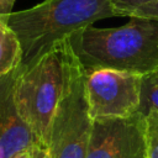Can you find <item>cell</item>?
Segmentation results:
<instances>
[{"mask_svg": "<svg viewBox=\"0 0 158 158\" xmlns=\"http://www.w3.org/2000/svg\"><path fill=\"white\" fill-rule=\"evenodd\" d=\"M68 42L86 72L115 69L147 75L158 69V20L132 16L118 27L90 25L72 33Z\"/></svg>", "mask_w": 158, "mask_h": 158, "instance_id": "1", "label": "cell"}, {"mask_svg": "<svg viewBox=\"0 0 158 158\" xmlns=\"http://www.w3.org/2000/svg\"><path fill=\"white\" fill-rule=\"evenodd\" d=\"M5 17L20 40L25 67L75 31L116 15L111 0H44Z\"/></svg>", "mask_w": 158, "mask_h": 158, "instance_id": "2", "label": "cell"}, {"mask_svg": "<svg viewBox=\"0 0 158 158\" xmlns=\"http://www.w3.org/2000/svg\"><path fill=\"white\" fill-rule=\"evenodd\" d=\"M64 79L49 133L51 158H85L94 120L86 95V70L73 53L68 37L62 41Z\"/></svg>", "mask_w": 158, "mask_h": 158, "instance_id": "3", "label": "cell"}, {"mask_svg": "<svg viewBox=\"0 0 158 158\" xmlns=\"http://www.w3.org/2000/svg\"><path fill=\"white\" fill-rule=\"evenodd\" d=\"M63 79L62 41L33 63L16 69L15 99L17 109L23 121L47 148L52 120L63 89Z\"/></svg>", "mask_w": 158, "mask_h": 158, "instance_id": "4", "label": "cell"}, {"mask_svg": "<svg viewBox=\"0 0 158 158\" xmlns=\"http://www.w3.org/2000/svg\"><path fill=\"white\" fill-rule=\"evenodd\" d=\"M143 75L115 69L86 72V95L93 120L127 117L139 109Z\"/></svg>", "mask_w": 158, "mask_h": 158, "instance_id": "5", "label": "cell"}, {"mask_svg": "<svg viewBox=\"0 0 158 158\" xmlns=\"http://www.w3.org/2000/svg\"><path fill=\"white\" fill-rule=\"evenodd\" d=\"M85 158H148L144 116L94 120Z\"/></svg>", "mask_w": 158, "mask_h": 158, "instance_id": "6", "label": "cell"}, {"mask_svg": "<svg viewBox=\"0 0 158 158\" xmlns=\"http://www.w3.org/2000/svg\"><path fill=\"white\" fill-rule=\"evenodd\" d=\"M15 75L16 70L0 75V158H12L36 147L47 148L20 115L15 99Z\"/></svg>", "mask_w": 158, "mask_h": 158, "instance_id": "7", "label": "cell"}, {"mask_svg": "<svg viewBox=\"0 0 158 158\" xmlns=\"http://www.w3.org/2000/svg\"><path fill=\"white\" fill-rule=\"evenodd\" d=\"M22 60V47L5 16L0 15V75L16 70Z\"/></svg>", "mask_w": 158, "mask_h": 158, "instance_id": "8", "label": "cell"}, {"mask_svg": "<svg viewBox=\"0 0 158 158\" xmlns=\"http://www.w3.org/2000/svg\"><path fill=\"white\" fill-rule=\"evenodd\" d=\"M152 110L158 111V77L154 73L143 75L138 112L146 115Z\"/></svg>", "mask_w": 158, "mask_h": 158, "instance_id": "9", "label": "cell"}, {"mask_svg": "<svg viewBox=\"0 0 158 158\" xmlns=\"http://www.w3.org/2000/svg\"><path fill=\"white\" fill-rule=\"evenodd\" d=\"M144 116L147 157L158 158V111H148Z\"/></svg>", "mask_w": 158, "mask_h": 158, "instance_id": "10", "label": "cell"}, {"mask_svg": "<svg viewBox=\"0 0 158 158\" xmlns=\"http://www.w3.org/2000/svg\"><path fill=\"white\" fill-rule=\"evenodd\" d=\"M152 1L154 0H111V6L116 17L117 16L131 17L138 9Z\"/></svg>", "mask_w": 158, "mask_h": 158, "instance_id": "11", "label": "cell"}, {"mask_svg": "<svg viewBox=\"0 0 158 158\" xmlns=\"http://www.w3.org/2000/svg\"><path fill=\"white\" fill-rule=\"evenodd\" d=\"M132 16H137V17H146V19H153V20H158V0H154L144 6H142L141 9H138ZM131 16V17H132Z\"/></svg>", "mask_w": 158, "mask_h": 158, "instance_id": "12", "label": "cell"}, {"mask_svg": "<svg viewBox=\"0 0 158 158\" xmlns=\"http://www.w3.org/2000/svg\"><path fill=\"white\" fill-rule=\"evenodd\" d=\"M12 158H51L49 151L44 147H36L30 151L21 152Z\"/></svg>", "mask_w": 158, "mask_h": 158, "instance_id": "13", "label": "cell"}, {"mask_svg": "<svg viewBox=\"0 0 158 158\" xmlns=\"http://www.w3.org/2000/svg\"><path fill=\"white\" fill-rule=\"evenodd\" d=\"M17 0H0V15L1 16H7L10 15L14 9V5Z\"/></svg>", "mask_w": 158, "mask_h": 158, "instance_id": "14", "label": "cell"}, {"mask_svg": "<svg viewBox=\"0 0 158 158\" xmlns=\"http://www.w3.org/2000/svg\"><path fill=\"white\" fill-rule=\"evenodd\" d=\"M153 73H154V74H156V75H157V77H158V69H157V70H156V72H153Z\"/></svg>", "mask_w": 158, "mask_h": 158, "instance_id": "15", "label": "cell"}]
</instances>
